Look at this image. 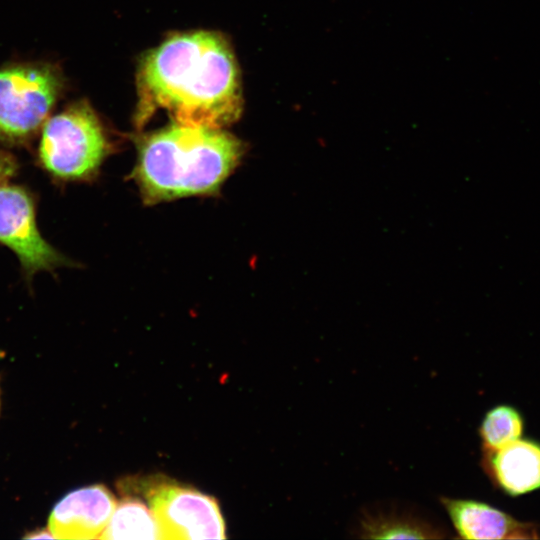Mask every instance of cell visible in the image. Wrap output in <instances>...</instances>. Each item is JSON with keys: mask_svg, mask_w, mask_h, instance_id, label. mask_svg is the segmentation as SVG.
Returning a JSON list of instances; mask_svg holds the SVG:
<instances>
[{"mask_svg": "<svg viewBox=\"0 0 540 540\" xmlns=\"http://www.w3.org/2000/svg\"><path fill=\"white\" fill-rule=\"evenodd\" d=\"M137 83L141 121L162 109L175 124L222 129L242 109L235 58L224 38L212 32L166 40L144 57Z\"/></svg>", "mask_w": 540, "mask_h": 540, "instance_id": "obj_1", "label": "cell"}, {"mask_svg": "<svg viewBox=\"0 0 540 540\" xmlns=\"http://www.w3.org/2000/svg\"><path fill=\"white\" fill-rule=\"evenodd\" d=\"M243 147L222 129L173 124L139 145L135 179L147 202L215 192Z\"/></svg>", "mask_w": 540, "mask_h": 540, "instance_id": "obj_2", "label": "cell"}, {"mask_svg": "<svg viewBox=\"0 0 540 540\" xmlns=\"http://www.w3.org/2000/svg\"><path fill=\"white\" fill-rule=\"evenodd\" d=\"M109 151L99 117L86 101H77L43 124L38 161L58 181H85L95 177Z\"/></svg>", "mask_w": 540, "mask_h": 540, "instance_id": "obj_3", "label": "cell"}, {"mask_svg": "<svg viewBox=\"0 0 540 540\" xmlns=\"http://www.w3.org/2000/svg\"><path fill=\"white\" fill-rule=\"evenodd\" d=\"M64 87L55 65L23 63L0 69V141L22 145L48 119Z\"/></svg>", "mask_w": 540, "mask_h": 540, "instance_id": "obj_4", "label": "cell"}, {"mask_svg": "<svg viewBox=\"0 0 540 540\" xmlns=\"http://www.w3.org/2000/svg\"><path fill=\"white\" fill-rule=\"evenodd\" d=\"M143 487L163 539L226 538L222 514L213 497L167 480L150 479Z\"/></svg>", "mask_w": 540, "mask_h": 540, "instance_id": "obj_5", "label": "cell"}, {"mask_svg": "<svg viewBox=\"0 0 540 540\" xmlns=\"http://www.w3.org/2000/svg\"><path fill=\"white\" fill-rule=\"evenodd\" d=\"M0 244L15 253L28 280L39 271L72 264L41 235L32 193L6 182L0 184Z\"/></svg>", "mask_w": 540, "mask_h": 540, "instance_id": "obj_6", "label": "cell"}, {"mask_svg": "<svg viewBox=\"0 0 540 540\" xmlns=\"http://www.w3.org/2000/svg\"><path fill=\"white\" fill-rule=\"evenodd\" d=\"M117 505L104 485H91L68 493L52 510L48 527L57 539L101 538Z\"/></svg>", "mask_w": 540, "mask_h": 540, "instance_id": "obj_7", "label": "cell"}, {"mask_svg": "<svg viewBox=\"0 0 540 540\" xmlns=\"http://www.w3.org/2000/svg\"><path fill=\"white\" fill-rule=\"evenodd\" d=\"M451 524L462 539H540V524L522 521L474 499L441 497Z\"/></svg>", "mask_w": 540, "mask_h": 540, "instance_id": "obj_8", "label": "cell"}, {"mask_svg": "<svg viewBox=\"0 0 540 540\" xmlns=\"http://www.w3.org/2000/svg\"><path fill=\"white\" fill-rule=\"evenodd\" d=\"M481 467L491 483L508 496L540 490V442L521 437L497 450L482 451Z\"/></svg>", "mask_w": 540, "mask_h": 540, "instance_id": "obj_9", "label": "cell"}, {"mask_svg": "<svg viewBox=\"0 0 540 540\" xmlns=\"http://www.w3.org/2000/svg\"><path fill=\"white\" fill-rule=\"evenodd\" d=\"M357 532L365 539H439L445 529L414 510L375 506L361 512Z\"/></svg>", "mask_w": 540, "mask_h": 540, "instance_id": "obj_10", "label": "cell"}, {"mask_svg": "<svg viewBox=\"0 0 540 540\" xmlns=\"http://www.w3.org/2000/svg\"><path fill=\"white\" fill-rule=\"evenodd\" d=\"M100 539H163L160 525L143 501L127 496L116 505Z\"/></svg>", "mask_w": 540, "mask_h": 540, "instance_id": "obj_11", "label": "cell"}, {"mask_svg": "<svg viewBox=\"0 0 540 540\" xmlns=\"http://www.w3.org/2000/svg\"><path fill=\"white\" fill-rule=\"evenodd\" d=\"M525 419L513 405L499 404L490 408L479 426L482 451H492L523 437Z\"/></svg>", "mask_w": 540, "mask_h": 540, "instance_id": "obj_12", "label": "cell"}, {"mask_svg": "<svg viewBox=\"0 0 540 540\" xmlns=\"http://www.w3.org/2000/svg\"><path fill=\"white\" fill-rule=\"evenodd\" d=\"M18 168L19 163L14 155L0 150V184L14 177Z\"/></svg>", "mask_w": 540, "mask_h": 540, "instance_id": "obj_13", "label": "cell"}]
</instances>
